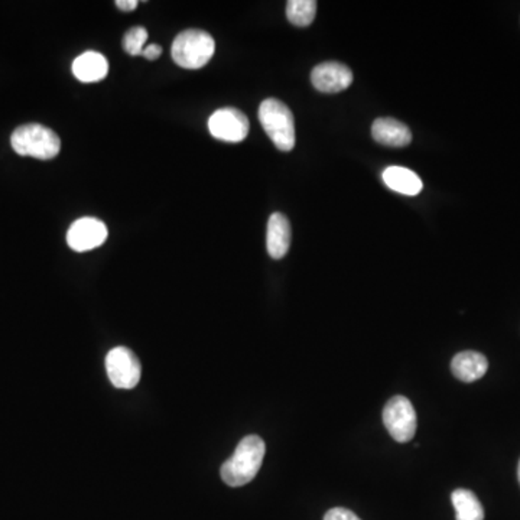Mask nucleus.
Returning <instances> with one entry per match:
<instances>
[{
	"instance_id": "f257e3e1",
	"label": "nucleus",
	"mask_w": 520,
	"mask_h": 520,
	"mask_svg": "<svg viewBox=\"0 0 520 520\" xmlns=\"http://www.w3.org/2000/svg\"><path fill=\"white\" fill-rule=\"evenodd\" d=\"M266 445L257 435L240 441L234 454L222 465V479L230 487H242L256 477L264 463Z\"/></svg>"
},
{
	"instance_id": "f03ea898",
	"label": "nucleus",
	"mask_w": 520,
	"mask_h": 520,
	"mask_svg": "<svg viewBox=\"0 0 520 520\" xmlns=\"http://www.w3.org/2000/svg\"><path fill=\"white\" fill-rule=\"evenodd\" d=\"M259 120L277 150L289 152L296 142L295 120L286 104L277 99H266L259 108Z\"/></svg>"
},
{
	"instance_id": "7ed1b4c3",
	"label": "nucleus",
	"mask_w": 520,
	"mask_h": 520,
	"mask_svg": "<svg viewBox=\"0 0 520 520\" xmlns=\"http://www.w3.org/2000/svg\"><path fill=\"white\" fill-rule=\"evenodd\" d=\"M215 51L212 35L202 29H187L173 39L171 56L182 68L198 69L207 66Z\"/></svg>"
},
{
	"instance_id": "20e7f679",
	"label": "nucleus",
	"mask_w": 520,
	"mask_h": 520,
	"mask_svg": "<svg viewBox=\"0 0 520 520\" xmlns=\"http://www.w3.org/2000/svg\"><path fill=\"white\" fill-rule=\"evenodd\" d=\"M11 143L17 155L32 156L36 160H52L61 150L58 135L38 123L19 126L12 133Z\"/></svg>"
},
{
	"instance_id": "39448f33",
	"label": "nucleus",
	"mask_w": 520,
	"mask_h": 520,
	"mask_svg": "<svg viewBox=\"0 0 520 520\" xmlns=\"http://www.w3.org/2000/svg\"><path fill=\"white\" fill-rule=\"evenodd\" d=\"M383 423L390 437L398 442H408L416 432V412L410 399L395 396L386 403L383 410Z\"/></svg>"
},
{
	"instance_id": "423d86ee",
	"label": "nucleus",
	"mask_w": 520,
	"mask_h": 520,
	"mask_svg": "<svg viewBox=\"0 0 520 520\" xmlns=\"http://www.w3.org/2000/svg\"><path fill=\"white\" fill-rule=\"evenodd\" d=\"M106 370L111 385L118 389H133L140 380V361L128 347H115L106 358Z\"/></svg>"
},
{
	"instance_id": "0eeeda50",
	"label": "nucleus",
	"mask_w": 520,
	"mask_h": 520,
	"mask_svg": "<svg viewBox=\"0 0 520 520\" xmlns=\"http://www.w3.org/2000/svg\"><path fill=\"white\" fill-rule=\"evenodd\" d=\"M208 129L215 139L223 142L239 143L249 133V119L237 109L225 108L215 110L208 119Z\"/></svg>"
},
{
	"instance_id": "6e6552de",
	"label": "nucleus",
	"mask_w": 520,
	"mask_h": 520,
	"mask_svg": "<svg viewBox=\"0 0 520 520\" xmlns=\"http://www.w3.org/2000/svg\"><path fill=\"white\" fill-rule=\"evenodd\" d=\"M108 227L94 217H83L71 224L67 233V243L74 252H88L101 246L108 240Z\"/></svg>"
},
{
	"instance_id": "1a4fd4ad",
	"label": "nucleus",
	"mask_w": 520,
	"mask_h": 520,
	"mask_svg": "<svg viewBox=\"0 0 520 520\" xmlns=\"http://www.w3.org/2000/svg\"><path fill=\"white\" fill-rule=\"evenodd\" d=\"M312 86L321 93H340L353 83V73L348 67L337 61L321 63L312 69Z\"/></svg>"
},
{
	"instance_id": "9d476101",
	"label": "nucleus",
	"mask_w": 520,
	"mask_h": 520,
	"mask_svg": "<svg viewBox=\"0 0 520 520\" xmlns=\"http://www.w3.org/2000/svg\"><path fill=\"white\" fill-rule=\"evenodd\" d=\"M371 136L380 145L393 148H403L412 142L411 129L402 121L392 118L376 119L371 126Z\"/></svg>"
},
{
	"instance_id": "9b49d317",
	"label": "nucleus",
	"mask_w": 520,
	"mask_h": 520,
	"mask_svg": "<svg viewBox=\"0 0 520 520\" xmlns=\"http://www.w3.org/2000/svg\"><path fill=\"white\" fill-rule=\"evenodd\" d=\"M291 224L282 213H274L267 222L266 247L272 259H282L291 246Z\"/></svg>"
},
{
	"instance_id": "f8f14e48",
	"label": "nucleus",
	"mask_w": 520,
	"mask_h": 520,
	"mask_svg": "<svg viewBox=\"0 0 520 520\" xmlns=\"http://www.w3.org/2000/svg\"><path fill=\"white\" fill-rule=\"evenodd\" d=\"M451 370L458 380L472 383L479 380L489 370V361L477 351H463L451 361Z\"/></svg>"
},
{
	"instance_id": "ddd939ff",
	"label": "nucleus",
	"mask_w": 520,
	"mask_h": 520,
	"mask_svg": "<svg viewBox=\"0 0 520 520\" xmlns=\"http://www.w3.org/2000/svg\"><path fill=\"white\" fill-rule=\"evenodd\" d=\"M73 73L81 83H98L108 76V59L100 52H84L74 59Z\"/></svg>"
},
{
	"instance_id": "4468645a",
	"label": "nucleus",
	"mask_w": 520,
	"mask_h": 520,
	"mask_svg": "<svg viewBox=\"0 0 520 520\" xmlns=\"http://www.w3.org/2000/svg\"><path fill=\"white\" fill-rule=\"evenodd\" d=\"M381 178L390 190L410 197L420 194L423 188L421 178L408 168L388 167L381 173Z\"/></svg>"
},
{
	"instance_id": "2eb2a0df",
	"label": "nucleus",
	"mask_w": 520,
	"mask_h": 520,
	"mask_svg": "<svg viewBox=\"0 0 520 520\" xmlns=\"http://www.w3.org/2000/svg\"><path fill=\"white\" fill-rule=\"evenodd\" d=\"M454 504L455 519L457 520H484V509L479 497L470 490L457 489L451 494Z\"/></svg>"
},
{
	"instance_id": "dca6fc26",
	"label": "nucleus",
	"mask_w": 520,
	"mask_h": 520,
	"mask_svg": "<svg viewBox=\"0 0 520 520\" xmlns=\"http://www.w3.org/2000/svg\"><path fill=\"white\" fill-rule=\"evenodd\" d=\"M316 0H289L286 4V17L295 26L307 28L316 19Z\"/></svg>"
},
{
	"instance_id": "f3484780",
	"label": "nucleus",
	"mask_w": 520,
	"mask_h": 520,
	"mask_svg": "<svg viewBox=\"0 0 520 520\" xmlns=\"http://www.w3.org/2000/svg\"><path fill=\"white\" fill-rule=\"evenodd\" d=\"M148 41V31L142 26H135L129 29L123 38V48L128 52L129 56H142L143 49Z\"/></svg>"
},
{
	"instance_id": "a211bd4d",
	"label": "nucleus",
	"mask_w": 520,
	"mask_h": 520,
	"mask_svg": "<svg viewBox=\"0 0 520 520\" xmlns=\"http://www.w3.org/2000/svg\"><path fill=\"white\" fill-rule=\"evenodd\" d=\"M324 520H361L360 517L351 512V510L344 509V507H334L328 510Z\"/></svg>"
},
{
	"instance_id": "6ab92c4d",
	"label": "nucleus",
	"mask_w": 520,
	"mask_h": 520,
	"mask_svg": "<svg viewBox=\"0 0 520 520\" xmlns=\"http://www.w3.org/2000/svg\"><path fill=\"white\" fill-rule=\"evenodd\" d=\"M142 56L150 61H155V59L160 58L162 56V47L156 46V44H150V46L145 47L143 49Z\"/></svg>"
},
{
	"instance_id": "aec40b11",
	"label": "nucleus",
	"mask_w": 520,
	"mask_h": 520,
	"mask_svg": "<svg viewBox=\"0 0 520 520\" xmlns=\"http://www.w3.org/2000/svg\"><path fill=\"white\" fill-rule=\"evenodd\" d=\"M138 0H116V6L123 12H132L138 7Z\"/></svg>"
},
{
	"instance_id": "412c9836",
	"label": "nucleus",
	"mask_w": 520,
	"mask_h": 520,
	"mask_svg": "<svg viewBox=\"0 0 520 520\" xmlns=\"http://www.w3.org/2000/svg\"><path fill=\"white\" fill-rule=\"evenodd\" d=\"M517 479H519L520 483V460H519V465H517Z\"/></svg>"
}]
</instances>
